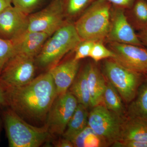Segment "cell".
<instances>
[{
	"instance_id": "obj_14",
	"label": "cell",
	"mask_w": 147,
	"mask_h": 147,
	"mask_svg": "<svg viewBox=\"0 0 147 147\" xmlns=\"http://www.w3.org/2000/svg\"><path fill=\"white\" fill-rule=\"evenodd\" d=\"M50 36L45 33L30 32L27 30L12 40L15 53L35 59Z\"/></svg>"
},
{
	"instance_id": "obj_35",
	"label": "cell",
	"mask_w": 147,
	"mask_h": 147,
	"mask_svg": "<svg viewBox=\"0 0 147 147\" xmlns=\"http://www.w3.org/2000/svg\"><path fill=\"white\" fill-rule=\"evenodd\" d=\"M145 1H146L147 2V0H145Z\"/></svg>"
},
{
	"instance_id": "obj_28",
	"label": "cell",
	"mask_w": 147,
	"mask_h": 147,
	"mask_svg": "<svg viewBox=\"0 0 147 147\" xmlns=\"http://www.w3.org/2000/svg\"><path fill=\"white\" fill-rule=\"evenodd\" d=\"M115 147H147V142L135 140H120L113 144Z\"/></svg>"
},
{
	"instance_id": "obj_30",
	"label": "cell",
	"mask_w": 147,
	"mask_h": 147,
	"mask_svg": "<svg viewBox=\"0 0 147 147\" xmlns=\"http://www.w3.org/2000/svg\"><path fill=\"white\" fill-rule=\"evenodd\" d=\"M54 146L57 147H74L72 142L70 140L64 138L55 141L53 143Z\"/></svg>"
},
{
	"instance_id": "obj_8",
	"label": "cell",
	"mask_w": 147,
	"mask_h": 147,
	"mask_svg": "<svg viewBox=\"0 0 147 147\" xmlns=\"http://www.w3.org/2000/svg\"><path fill=\"white\" fill-rule=\"evenodd\" d=\"M61 0H52L41 10L28 15L27 30L51 36L66 23Z\"/></svg>"
},
{
	"instance_id": "obj_32",
	"label": "cell",
	"mask_w": 147,
	"mask_h": 147,
	"mask_svg": "<svg viewBox=\"0 0 147 147\" xmlns=\"http://www.w3.org/2000/svg\"><path fill=\"white\" fill-rule=\"evenodd\" d=\"M12 0H0V13L7 7L11 5Z\"/></svg>"
},
{
	"instance_id": "obj_20",
	"label": "cell",
	"mask_w": 147,
	"mask_h": 147,
	"mask_svg": "<svg viewBox=\"0 0 147 147\" xmlns=\"http://www.w3.org/2000/svg\"><path fill=\"white\" fill-rule=\"evenodd\" d=\"M122 99L119 94L113 85L108 81L106 82V87L102 96L104 106L108 110L123 117L125 112Z\"/></svg>"
},
{
	"instance_id": "obj_5",
	"label": "cell",
	"mask_w": 147,
	"mask_h": 147,
	"mask_svg": "<svg viewBox=\"0 0 147 147\" xmlns=\"http://www.w3.org/2000/svg\"><path fill=\"white\" fill-rule=\"evenodd\" d=\"M111 59L106 60L103 63L104 74L124 101L130 103L136 97L139 87L146 79L144 74L129 69Z\"/></svg>"
},
{
	"instance_id": "obj_26",
	"label": "cell",
	"mask_w": 147,
	"mask_h": 147,
	"mask_svg": "<svg viewBox=\"0 0 147 147\" xmlns=\"http://www.w3.org/2000/svg\"><path fill=\"white\" fill-rule=\"evenodd\" d=\"M15 53L12 40L0 38V74L7 62Z\"/></svg>"
},
{
	"instance_id": "obj_34",
	"label": "cell",
	"mask_w": 147,
	"mask_h": 147,
	"mask_svg": "<svg viewBox=\"0 0 147 147\" xmlns=\"http://www.w3.org/2000/svg\"><path fill=\"white\" fill-rule=\"evenodd\" d=\"M2 127V120L0 118V134H1V130Z\"/></svg>"
},
{
	"instance_id": "obj_18",
	"label": "cell",
	"mask_w": 147,
	"mask_h": 147,
	"mask_svg": "<svg viewBox=\"0 0 147 147\" xmlns=\"http://www.w3.org/2000/svg\"><path fill=\"white\" fill-rule=\"evenodd\" d=\"M129 103L128 116L137 118L147 122V78L139 87L136 97Z\"/></svg>"
},
{
	"instance_id": "obj_29",
	"label": "cell",
	"mask_w": 147,
	"mask_h": 147,
	"mask_svg": "<svg viewBox=\"0 0 147 147\" xmlns=\"http://www.w3.org/2000/svg\"><path fill=\"white\" fill-rule=\"evenodd\" d=\"M116 7L124 9L130 8L134 5L136 0H107Z\"/></svg>"
},
{
	"instance_id": "obj_3",
	"label": "cell",
	"mask_w": 147,
	"mask_h": 147,
	"mask_svg": "<svg viewBox=\"0 0 147 147\" xmlns=\"http://www.w3.org/2000/svg\"><path fill=\"white\" fill-rule=\"evenodd\" d=\"M3 118L9 147H38L50 137L47 123L41 127L31 125L10 108L4 111Z\"/></svg>"
},
{
	"instance_id": "obj_19",
	"label": "cell",
	"mask_w": 147,
	"mask_h": 147,
	"mask_svg": "<svg viewBox=\"0 0 147 147\" xmlns=\"http://www.w3.org/2000/svg\"><path fill=\"white\" fill-rule=\"evenodd\" d=\"M69 91L76 98L78 103L82 104L87 108L91 106L86 66L80 71L79 75L76 76L70 87Z\"/></svg>"
},
{
	"instance_id": "obj_16",
	"label": "cell",
	"mask_w": 147,
	"mask_h": 147,
	"mask_svg": "<svg viewBox=\"0 0 147 147\" xmlns=\"http://www.w3.org/2000/svg\"><path fill=\"white\" fill-rule=\"evenodd\" d=\"M120 140L147 142V122L127 116L122 124Z\"/></svg>"
},
{
	"instance_id": "obj_10",
	"label": "cell",
	"mask_w": 147,
	"mask_h": 147,
	"mask_svg": "<svg viewBox=\"0 0 147 147\" xmlns=\"http://www.w3.org/2000/svg\"><path fill=\"white\" fill-rule=\"evenodd\" d=\"M109 46L115 54L114 60L133 71L147 74L146 49L142 46L117 42H110Z\"/></svg>"
},
{
	"instance_id": "obj_23",
	"label": "cell",
	"mask_w": 147,
	"mask_h": 147,
	"mask_svg": "<svg viewBox=\"0 0 147 147\" xmlns=\"http://www.w3.org/2000/svg\"><path fill=\"white\" fill-rule=\"evenodd\" d=\"M132 14L136 26L142 30L147 28V2L136 0L132 7Z\"/></svg>"
},
{
	"instance_id": "obj_7",
	"label": "cell",
	"mask_w": 147,
	"mask_h": 147,
	"mask_svg": "<svg viewBox=\"0 0 147 147\" xmlns=\"http://www.w3.org/2000/svg\"><path fill=\"white\" fill-rule=\"evenodd\" d=\"M93 108L89 114L88 125L109 145L119 141L123 118L100 104Z\"/></svg>"
},
{
	"instance_id": "obj_22",
	"label": "cell",
	"mask_w": 147,
	"mask_h": 147,
	"mask_svg": "<svg viewBox=\"0 0 147 147\" xmlns=\"http://www.w3.org/2000/svg\"><path fill=\"white\" fill-rule=\"evenodd\" d=\"M96 0H61L65 18H79L84 11Z\"/></svg>"
},
{
	"instance_id": "obj_4",
	"label": "cell",
	"mask_w": 147,
	"mask_h": 147,
	"mask_svg": "<svg viewBox=\"0 0 147 147\" xmlns=\"http://www.w3.org/2000/svg\"><path fill=\"white\" fill-rule=\"evenodd\" d=\"M82 40L74 24L67 21L47 40L35 59L36 63L49 70L66 54L75 50Z\"/></svg>"
},
{
	"instance_id": "obj_21",
	"label": "cell",
	"mask_w": 147,
	"mask_h": 147,
	"mask_svg": "<svg viewBox=\"0 0 147 147\" xmlns=\"http://www.w3.org/2000/svg\"><path fill=\"white\" fill-rule=\"evenodd\" d=\"M74 147H102L109 146L106 141L88 125L72 140Z\"/></svg>"
},
{
	"instance_id": "obj_15",
	"label": "cell",
	"mask_w": 147,
	"mask_h": 147,
	"mask_svg": "<svg viewBox=\"0 0 147 147\" xmlns=\"http://www.w3.org/2000/svg\"><path fill=\"white\" fill-rule=\"evenodd\" d=\"M86 67L90 96L91 106L94 107L100 104L102 101L106 82L100 70L94 64H89L86 66Z\"/></svg>"
},
{
	"instance_id": "obj_24",
	"label": "cell",
	"mask_w": 147,
	"mask_h": 147,
	"mask_svg": "<svg viewBox=\"0 0 147 147\" xmlns=\"http://www.w3.org/2000/svg\"><path fill=\"white\" fill-rule=\"evenodd\" d=\"M48 0H12L13 6L29 15L35 12Z\"/></svg>"
},
{
	"instance_id": "obj_1",
	"label": "cell",
	"mask_w": 147,
	"mask_h": 147,
	"mask_svg": "<svg viewBox=\"0 0 147 147\" xmlns=\"http://www.w3.org/2000/svg\"><path fill=\"white\" fill-rule=\"evenodd\" d=\"M7 106L18 115L42 121L57 97L53 77L48 70L20 87L3 89Z\"/></svg>"
},
{
	"instance_id": "obj_6",
	"label": "cell",
	"mask_w": 147,
	"mask_h": 147,
	"mask_svg": "<svg viewBox=\"0 0 147 147\" xmlns=\"http://www.w3.org/2000/svg\"><path fill=\"white\" fill-rule=\"evenodd\" d=\"M35 70L34 58L15 53L1 71L0 86L3 89L25 86L34 79Z\"/></svg>"
},
{
	"instance_id": "obj_9",
	"label": "cell",
	"mask_w": 147,
	"mask_h": 147,
	"mask_svg": "<svg viewBox=\"0 0 147 147\" xmlns=\"http://www.w3.org/2000/svg\"><path fill=\"white\" fill-rule=\"evenodd\" d=\"M78 104L69 91L57 97L48 115L47 124L50 134L63 135Z\"/></svg>"
},
{
	"instance_id": "obj_31",
	"label": "cell",
	"mask_w": 147,
	"mask_h": 147,
	"mask_svg": "<svg viewBox=\"0 0 147 147\" xmlns=\"http://www.w3.org/2000/svg\"><path fill=\"white\" fill-rule=\"evenodd\" d=\"M138 36L142 43L147 47V28L142 30L141 32Z\"/></svg>"
},
{
	"instance_id": "obj_12",
	"label": "cell",
	"mask_w": 147,
	"mask_h": 147,
	"mask_svg": "<svg viewBox=\"0 0 147 147\" xmlns=\"http://www.w3.org/2000/svg\"><path fill=\"white\" fill-rule=\"evenodd\" d=\"M28 15L11 5L0 13V38L12 40L27 30Z\"/></svg>"
},
{
	"instance_id": "obj_13",
	"label": "cell",
	"mask_w": 147,
	"mask_h": 147,
	"mask_svg": "<svg viewBox=\"0 0 147 147\" xmlns=\"http://www.w3.org/2000/svg\"><path fill=\"white\" fill-rule=\"evenodd\" d=\"M79 61L73 58L63 63H58L49 69L56 87L57 96L68 91L79 71Z\"/></svg>"
},
{
	"instance_id": "obj_17",
	"label": "cell",
	"mask_w": 147,
	"mask_h": 147,
	"mask_svg": "<svg viewBox=\"0 0 147 147\" xmlns=\"http://www.w3.org/2000/svg\"><path fill=\"white\" fill-rule=\"evenodd\" d=\"M87 109L82 104H78L63 134L64 138L72 141L77 134L88 126L89 113Z\"/></svg>"
},
{
	"instance_id": "obj_25",
	"label": "cell",
	"mask_w": 147,
	"mask_h": 147,
	"mask_svg": "<svg viewBox=\"0 0 147 147\" xmlns=\"http://www.w3.org/2000/svg\"><path fill=\"white\" fill-rule=\"evenodd\" d=\"M115 54L110 49H108L103 45L102 42H95L90 54V57L94 61L107 59H113Z\"/></svg>"
},
{
	"instance_id": "obj_2",
	"label": "cell",
	"mask_w": 147,
	"mask_h": 147,
	"mask_svg": "<svg viewBox=\"0 0 147 147\" xmlns=\"http://www.w3.org/2000/svg\"><path fill=\"white\" fill-rule=\"evenodd\" d=\"M112 9L107 0H96L84 11L74 24L82 40L102 42L107 38Z\"/></svg>"
},
{
	"instance_id": "obj_27",
	"label": "cell",
	"mask_w": 147,
	"mask_h": 147,
	"mask_svg": "<svg viewBox=\"0 0 147 147\" xmlns=\"http://www.w3.org/2000/svg\"><path fill=\"white\" fill-rule=\"evenodd\" d=\"M95 42L90 40H82L75 49V54L74 59L80 61L90 57V54Z\"/></svg>"
},
{
	"instance_id": "obj_11",
	"label": "cell",
	"mask_w": 147,
	"mask_h": 147,
	"mask_svg": "<svg viewBox=\"0 0 147 147\" xmlns=\"http://www.w3.org/2000/svg\"><path fill=\"white\" fill-rule=\"evenodd\" d=\"M124 9H112L110 28L107 38L111 42L143 46V43L128 20Z\"/></svg>"
},
{
	"instance_id": "obj_33",
	"label": "cell",
	"mask_w": 147,
	"mask_h": 147,
	"mask_svg": "<svg viewBox=\"0 0 147 147\" xmlns=\"http://www.w3.org/2000/svg\"><path fill=\"white\" fill-rule=\"evenodd\" d=\"M0 106H7L4 92L0 86Z\"/></svg>"
}]
</instances>
